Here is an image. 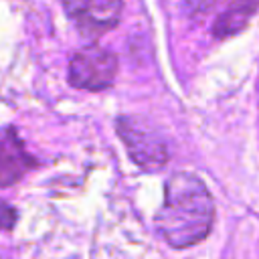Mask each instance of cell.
Masks as SVG:
<instances>
[{"instance_id":"cell-1","label":"cell","mask_w":259,"mask_h":259,"mask_svg":"<svg viewBox=\"0 0 259 259\" xmlns=\"http://www.w3.org/2000/svg\"><path fill=\"white\" fill-rule=\"evenodd\" d=\"M214 219L212 196L204 182L190 172H174L164 186V202L156 212V229L170 247L184 249L200 243Z\"/></svg>"},{"instance_id":"cell-2","label":"cell","mask_w":259,"mask_h":259,"mask_svg":"<svg viewBox=\"0 0 259 259\" xmlns=\"http://www.w3.org/2000/svg\"><path fill=\"white\" fill-rule=\"evenodd\" d=\"M115 130L123 142L132 162L144 172H156L166 166L170 150L158 130L138 115H121L115 119Z\"/></svg>"},{"instance_id":"cell-3","label":"cell","mask_w":259,"mask_h":259,"mask_svg":"<svg viewBox=\"0 0 259 259\" xmlns=\"http://www.w3.org/2000/svg\"><path fill=\"white\" fill-rule=\"evenodd\" d=\"M117 55L101 45H87L73 53L67 67L69 85L83 91H105L117 75Z\"/></svg>"},{"instance_id":"cell-4","label":"cell","mask_w":259,"mask_h":259,"mask_svg":"<svg viewBox=\"0 0 259 259\" xmlns=\"http://www.w3.org/2000/svg\"><path fill=\"white\" fill-rule=\"evenodd\" d=\"M63 10L79 34L93 40L119 24L123 0H63Z\"/></svg>"},{"instance_id":"cell-5","label":"cell","mask_w":259,"mask_h":259,"mask_svg":"<svg viewBox=\"0 0 259 259\" xmlns=\"http://www.w3.org/2000/svg\"><path fill=\"white\" fill-rule=\"evenodd\" d=\"M36 158L26 150L14 127L0 134V190L16 184L32 168H36Z\"/></svg>"},{"instance_id":"cell-6","label":"cell","mask_w":259,"mask_h":259,"mask_svg":"<svg viewBox=\"0 0 259 259\" xmlns=\"http://www.w3.org/2000/svg\"><path fill=\"white\" fill-rule=\"evenodd\" d=\"M257 10H259V0H235L214 20L212 34L217 38H227L237 34L247 26V22L251 20V16H255Z\"/></svg>"},{"instance_id":"cell-7","label":"cell","mask_w":259,"mask_h":259,"mask_svg":"<svg viewBox=\"0 0 259 259\" xmlns=\"http://www.w3.org/2000/svg\"><path fill=\"white\" fill-rule=\"evenodd\" d=\"M221 0H180L184 12L192 18H198V16H204L206 12H210Z\"/></svg>"},{"instance_id":"cell-8","label":"cell","mask_w":259,"mask_h":259,"mask_svg":"<svg viewBox=\"0 0 259 259\" xmlns=\"http://www.w3.org/2000/svg\"><path fill=\"white\" fill-rule=\"evenodd\" d=\"M16 219H18L16 208L0 198V231H10L16 225Z\"/></svg>"}]
</instances>
